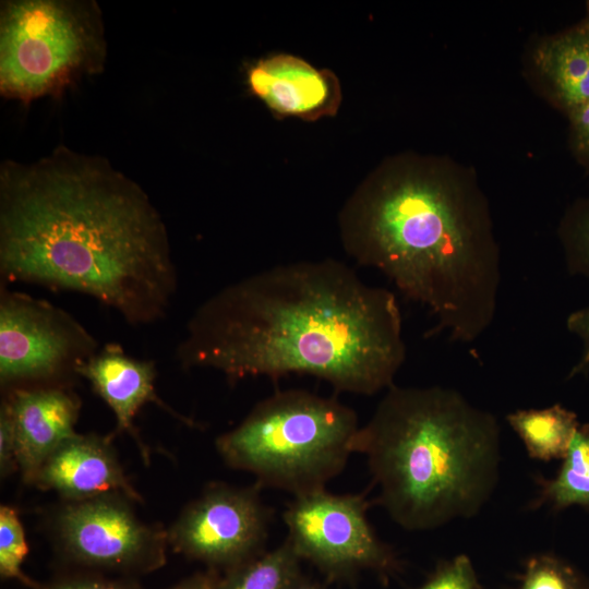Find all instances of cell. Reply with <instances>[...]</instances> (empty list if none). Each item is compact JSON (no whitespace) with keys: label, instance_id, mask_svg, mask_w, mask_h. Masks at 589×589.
Listing matches in <instances>:
<instances>
[{"label":"cell","instance_id":"obj_19","mask_svg":"<svg viewBox=\"0 0 589 589\" xmlns=\"http://www.w3.org/2000/svg\"><path fill=\"white\" fill-rule=\"evenodd\" d=\"M557 233L569 274L589 278V196L568 206Z\"/></svg>","mask_w":589,"mask_h":589},{"label":"cell","instance_id":"obj_13","mask_svg":"<svg viewBox=\"0 0 589 589\" xmlns=\"http://www.w3.org/2000/svg\"><path fill=\"white\" fill-rule=\"evenodd\" d=\"M34 484L57 492L65 501L121 494L143 502L125 476L110 436L73 434L44 461Z\"/></svg>","mask_w":589,"mask_h":589},{"label":"cell","instance_id":"obj_5","mask_svg":"<svg viewBox=\"0 0 589 589\" xmlns=\"http://www.w3.org/2000/svg\"><path fill=\"white\" fill-rule=\"evenodd\" d=\"M359 428L356 411L336 398L286 389L259 401L215 447L261 486L298 496L325 489L344 470Z\"/></svg>","mask_w":589,"mask_h":589},{"label":"cell","instance_id":"obj_4","mask_svg":"<svg viewBox=\"0 0 589 589\" xmlns=\"http://www.w3.org/2000/svg\"><path fill=\"white\" fill-rule=\"evenodd\" d=\"M501 431L493 413L442 386L393 384L360 425L353 453L365 456L378 502L408 531L468 519L495 491Z\"/></svg>","mask_w":589,"mask_h":589},{"label":"cell","instance_id":"obj_25","mask_svg":"<svg viewBox=\"0 0 589 589\" xmlns=\"http://www.w3.org/2000/svg\"><path fill=\"white\" fill-rule=\"evenodd\" d=\"M19 470L16 444L12 418L8 406L1 401L0 407V472L7 478Z\"/></svg>","mask_w":589,"mask_h":589},{"label":"cell","instance_id":"obj_27","mask_svg":"<svg viewBox=\"0 0 589 589\" xmlns=\"http://www.w3.org/2000/svg\"><path fill=\"white\" fill-rule=\"evenodd\" d=\"M219 576L215 569L196 573L169 589H216Z\"/></svg>","mask_w":589,"mask_h":589},{"label":"cell","instance_id":"obj_7","mask_svg":"<svg viewBox=\"0 0 589 589\" xmlns=\"http://www.w3.org/2000/svg\"><path fill=\"white\" fill-rule=\"evenodd\" d=\"M72 314L51 302L0 286V383L68 386L99 349Z\"/></svg>","mask_w":589,"mask_h":589},{"label":"cell","instance_id":"obj_3","mask_svg":"<svg viewBox=\"0 0 589 589\" xmlns=\"http://www.w3.org/2000/svg\"><path fill=\"white\" fill-rule=\"evenodd\" d=\"M339 230L349 256L430 312L432 333L470 344L491 326L501 255L488 197L469 168L441 156L392 157L348 199Z\"/></svg>","mask_w":589,"mask_h":589},{"label":"cell","instance_id":"obj_1","mask_svg":"<svg viewBox=\"0 0 589 589\" xmlns=\"http://www.w3.org/2000/svg\"><path fill=\"white\" fill-rule=\"evenodd\" d=\"M0 276L88 296L132 326L165 318L178 289L167 228L143 189L65 148L2 168Z\"/></svg>","mask_w":589,"mask_h":589},{"label":"cell","instance_id":"obj_28","mask_svg":"<svg viewBox=\"0 0 589 589\" xmlns=\"http://www.w3.org/2000/svg\"><path fill=\"white\" fill-rule=\"evenodd\" d=\"M291 589H323V588L321 585L302 576Z\"/></svg>","mask_w":589,"mask_h":589},{"label":"cell","instance_id":"obj_16","mask_svg":"<svg viewBox=\"0 0 589 589\" xmlns=\"http://www.w3.org/2000/svg\"><path fill=\"white\" fill-rule=\"evenodd\" d=\"M530 458L551 461L563 459L579 426L577 414L555 404L540 409H520L506 416Z\"/></svg>","mask_w":589,"mask_h":589},{"label":"cell","instance_id":"obj_21","mask_svg":"<svg viewBox=\"0 0 589 589\" xmlns=\"http://www.w3.org/2000/svg\"><path fill=\"white\" fill-rule=\"evenodd\" d=\"M27 552L25 532L17 513L14 508L2 505L0 507V575L4 579H15L31 589H36L39 584L22 570Z\"/></svg>","mask_w":589,"mask_h":589},{"label":"cell","instance_id":"obj_14","mask_svg":"<svg viewBox=\"0 0 589 589\" xmlns=\"http://www.w3.org/2000/svg\"><path fill=\"white\" fill-rule=\"evenodd\" d=\"M79 376L87 380L94 392L108 405L116 418V433L127 432L137 443L148 461V452L140 438L133 420L139 410L148 402L171 413L180 421L193 422L163 401L156 393V363L128 354L118 342H107L80 369Z\"/></svg>","mask_w":589,"mask_h":589},{"label":"cell","instance_id":"obj_26","mask_svg":"<svg viewBox=\"0 0 589 589\" xmlns=\"http://www.w3.org/2000/svg\"><path fill=\"white\" fill-rule=\"evenodd\" d=\"M566 327L582 345L580 359L569 372L570 378L589 370V305L570 313L566 320Z\"/></svg>","mask_w":589,"mask_h":589},{"label":"cell","instance_id":"obj_15","mask_svg":"<svg viewBox=\"0 0 589 589\" xmlns=\"http://www.w3.org/2000/svg\"><path fill=\"white\" fill-rule=\"evenodd\" d=\"M531 59L549 99L566 116L589 101V13L541 39Z\"/></svg>","mask_w":589,"mask_h":589},{"label":"cell","instance_id":"obj_11","mask_svg":"<svg viewBox=\"0 0 589 589\" xmlns=\"http://www.w3.org/2000/svg\"><path fill=\"white\" fill-rule=\"evenodd\" d=\"M245 77L249 91L276 118L315 121L336 115L341 101L340 84L332 71L293 55L259 59L248 67Z\"/></svg>","mask_w":589,"mask_h":589},{"label":"cell","instance_id":"obj_17","mask_svg":"<svg viewBox=\"0 0 589 589\" xmlns=\"http://www.w3.org/2000/svg\"><path fill=\"white\" fill-rule=\"evenodd\" d=\"M538 503L554 510L580 506L589 510V423H580L561 468L551 479L539 478Z\"/></svg>","mask_w":589,"mask_h":589},{"label":"cell","instance_id":"obj_20","mask_svg":"<svg viewBox=\"0 0 589 589\" xmlns=\"http://www.w3.org/2000/svg\"><path fill=\"white\" fill-rule=\"evenodd\" d=\"M518 589H589V579L567 561L541 553L526 561Z\"/></svg>","mask_w":589,"mask_h":589},{"label":"cell","instance_id":"obj_24","mask_svg":"<svg viewBox=\"0 0 589 589\" xmlns=\"http://www.w3.org/2000/svg\"><path fill=\"white\" fill-rule=\"evenodd\" d=\"M36 589H140L133 580L113 579L97 575H77L56 579Z\"/></svg>","mask_w":589,"mask_h":589},{"label":"cell","instance_id":"obj_23","mask_svg":"<svg viewBox=\"0 0 589 589\" xmlns=\"http://www.w3.org/2000/svg\"><path fill=\"white\" fill-rule=\"evenodd\" d=\"M566 117L569 122V147L576 159L589 170V101Z\"/></svg>","mask_w":589,"mask_h":589},{"label":"cell","instance_id":"obj_2","mask_svg":"<svg viewBox=\"0 0 589 589\" xmlns=\"http://www.w3.org/2000/svg\"><path fill=\"white\" fill-rule=\"evenodd\" d=\"M175 357L230 382L305 374L370 396L394 384L406 344L396 296L324 259L273 266L213 293L188 320Z\"/></svg>","mask_w":589,"mask_h":589},{"label":"cell","instance_id":"obj_6","mask_svg":"<svg viewBox=\"0 0 589 589\" xmlns=\"http://www.w3.org/2000/svg\"><path fill=\"white\" fill-rule=\"evenodd\" d=\"M98 15L83 2H5L0 27L1 94L31 101L57 95L83 74L98 71L105 58Z\"/></svg>","mask_w":589,"mask_h":589},{"label":"cell","instance_id":"obj_10","mask_svg":"<svg viewBox=\"0 0 589 589\" xmlns=\"http://www.w3.org/2000/svg\"><path fill=\"white\" fill-rule=\"evenodd\" d=\"M259 483H213L178 516L168 532L172 550L225 572L264 552L271 513Z\"/></svg>","mask_w":589,"mask_h":589},{"label":"cell","instance_id":"obj_12","mask_svg":"<svg viewBox=\"0 0 589 589\" xmlns=\"http://www.w3.org/2000/svg\"><path fill=\"white\" fill-rule=\"evenodd\" d=\"M24 482L34 484L48 456L75 434L81 401L68 386L17 387L4 392Z\"/></svg>","mask_w":589,"mask_h":589},{"label":"cell","instance_id":"obj_8","mask_svg":"<svg viewBox=\"0 0 589 589\" xmlns=\"http://www.w3.org/2000/svg\"><path fill=\"white\" fill-rule=\"evenodd\" d=\"M368 507L363 494H334L323 489L294 496L283 514L286 539L301 561L313 564L330 580L361 572L387 579L400 563L370 525Z\"/></svg>","mask_w":589,"mask_h":589},{"label":"cell","instance_id":"obj_18","mask_svg":"<svg viewBox=\"0 0 589 589\" xmlns=\"http://www.w3.org/2000/svg\"><path fill=\"white\" fill-rule=\"evenodd\" d=\"M300 562L286 539L277 548L226 570L216 589H291L302 577Z\"/></svg>","mask_w":589,"mask_h":589},{"label":"cell","instance_id":"obj_9","mask_svg":"<svg viewBox=\"0 0 589 589\" xmlns=\"http://www.w3.org/2000/svg\"><path fill=\"white\" fill-rule=\"evenodd\" d=\"M130 498L110 494L65 501L52 516L59 551L79 565L124 574H146L166 563L168 532L141 520Z\"/></svg>","mask_w":589,"mask_h":589},{"label":"cell","instance_id":"obj_22","mask_svg":"<svg viewBox=\"0 0 589 589\" xmlns=\"http://www.w3.org/2000/svg\"><path fill=\"white\" fill-rule=\"evenodd\" d=\"M414 589H483L471 560L458 554L443 561Z\"/></svg>","mask_w":589,"mask_h":589}]
</instances>
